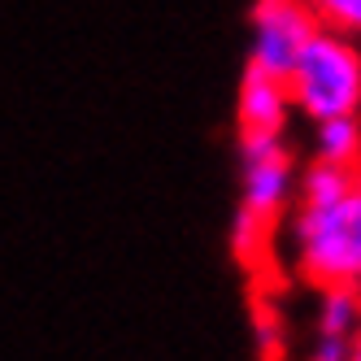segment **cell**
Returning a JSON list of instances; mask_svg holds the SVG:
<instances>
[{
    "label": "cell",
    "mask_w": 361,
    "mask_h": 361,
    "mask_svg": "<svg viewBox=\"0 0 361 361\" xmlns=\"http://www.w3.org/2000/svg\"><path fill=\"white\" fill-rule=\"evenodd\" d=\"M353 170L309 161L283 218L288 262L300 283L322 288H361V240L353 218Z\"/></svg>",
    "instance_id": "1"
},
{
    "label": "cell",
    "mask_w": 361,
    "mask_h": 361,
    "mask_svg": "<svg viewBox=\"0 0 361 361\" xmlns=\"http://www.w3.org/2000/svg\"><path fill=\"white\" fill-rule=\"evenodd\" d=\"M300 166L283 135L240 140V204L231 222V252L244 270H266L274 262L283 218L292 209Z\"/></svg>",
    "instance_id": "2"
},
{
    "label": "cell",
    "mask_w": 361,
    "mask_h": 361,
    "mask_svg": "<svg viewBox=\"0 0 361 361\" xmlns=\"http://www.w3.org/2000/svg\"><path fill=\"white\" fill-rule=\"evenodd\" d=\"M292 109L309 122L357 118L361 114V44L318 27L288 70Z\"/></svg>",
    "instance_id": "3"
},
{
    "label": "cell",
    "mask_w": 361,
    "mask_h": 361,
    "mask_svg": "<svg viewBox=\"0 0 361 361\" xmlns=\"http://www.w3.org/2000/svg\"><path fill=\"white\" fill-rule=\"evenodd\" d=\"M314 31H318V22L305 9V0H257L252 5V53H248V66L288 79L292 61L300 57V48L309 44Z\"/></svg>",
    "instance_id": "4"
},
{
    "label": "cell",
    "mask_w": 361,
    "mask_h": 361,
    "mask_svg": "<svg viewBox=\"0 0 361 361\" xmlns=\"http://www.w3.org/2000/svg\"><path fill=\"white\" fill-rule=\"evenodd\" d=\"M292 96L288 83L270 70L248 66L240 79V96H235V126L240 140H274L288 135V118H292Z\"/></svg>",
    "instance_id": "5"
},
{
    "label": "cell",
    "mask_w": 361,
    "mask_h": 361,
    "mask_svg": "<svg viewBox=\"0 0 361 361\" xmlns=\"http://www.w3.org/2000/svg\"><path fill=\"white\" fill-rule=\"evenodd\" d=\"M314 331L353 340L361 331V288H322L314 300Z\"/></svg>",
    "instance_id": "6"
},
{
    "label": "cell",
    "mask_w": 361,
    "mask_h": 361,
    "mask_svg": "<svg viewBox=\"0 0 361 361\" xmlns=\"http://www.w3.org/2000/svg\"><path fill=\"white\" fill-rule=\"evenodd\" d=\"M314 161H326V166H357L361 161V114L314 122Z\"/></svg>",
    "instance_id": "7"
},
{
    "label": "cell",
    "mask_w": 361,
    "mask_h": 361,
    "mask_svg": "<svg viewBox=\"0 0 361 361\" xmlns=\"http://www.w3.org/2000/svg\"><path fill=\"white\" fill-rule=\"evenodd\" d=\"M305 9L314 13L318 27L340 31L361 44V0H305Z\"/></svg>",
    "instance_id": "8"
},
{
    "label": "cell",
    "mask_w": 361,
    "mask_h": 361,
    "mask_svg": "<svg viewBox=\"0 0 361 361\" xmlns=\"http://www.w3.org/2000/svg\"><path fill=\"white\" fill-rule=\"evenodd\" d=\"M252 322H257V353H262V361H283V353H288V322H283L279 305L257 300Z\"/></svg>",
    "instance_id": "9"
},
{
    "label": "cell",
    "mask_w": 361,
    "mask_h": 361,
    "mask_svg": "<svg viewBox=\"0 0 361 361\" xmlns=\"http://www.w3.org/2000/svg\"><path fill=\"white\" fill-rule=\"evenodd\" d=\"M348 344L353 340H335V335H309V344L300 353V361H348Z\"/></svg>",
    "instance_id": "10"
},
{
    "label": "cell",
    "mask_w": 361,
    "mask_h": 361,
    "mask_svg": "<svg viewBox=\"0 0 361 361\" xmlns=\"http://www.w3.org/2000/svg\"><path fill=\"white\" fill-rule=\"evenodd\" d=\"M353 218H357V240H361V161L353 170Z\"/></svg>",
    "instance_id": "11"
},
{
    "label": "cell",
    "mask_w": 361,
    "mask_h": 361,
    "mask_svg": "<svg viewBox=\"0 0 361 361\" xmlns=\"http://www.w3.org/2000/svg\"><path fill=\"white\" fill-rule=\"evenodd\" d=\"M348 361H361V331L353 335V344H348Z\"/></svg>",
    "instance_id": "12"
}]
</instances>
